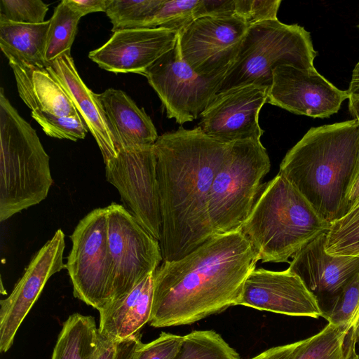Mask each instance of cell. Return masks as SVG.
<instances>
[{
  "label": "cell",
  "instance_id": "obj_1",
  "mask_svg": "<svg viewBox=\"0 0 359 359\" xmlns=\"http://www.w3.org/2000/svg\"><path fill=\"white\" fill-rule=\"evenodd\" d=\"M259 257L241 230L218 233L154 273L149 325H191L240 305L246 278Z\"/></svg>",
  "mask_w": 359,
  "mask_h": 359
},
{
  "label": "cell",
  "instance_id": "obj_2",
  "mask_svg": "<svg viewBox=\"0 0 359 359\" xmlns=\"http://www.w3.org/2000/svg\"><path fill=\"white\" fill-rule=\"evenodd\" d=\"M228 145L198 126L165 133L154 143L163 262L182 258L216 235L209 197Z\"/></svg>",
  "mask_w": 359,
  "mask_h": 359
},
{
  "label": "cell",
  "instance_id": "obj_3",
  "mask_svg": "<svg viewBox=\"0 0 359 359\" xmlns=\"http://www.w3.org/2000/svg\"><path fill=\"white\" fill-rule=\"evenodd\" d=\"M358 152V120L311 128L287 151L278 173L331 224L341 217Z\"/></svg>",
  "mask_w": 359,
  "mask_h": 359
},
{
  "label": "cell",
  "instance_id": "obj_4",
  "mask_svg": "<svg viewBox=\"0 0 359 359\" xmlns=\"http://www.w3.org/2000/svg\"><path fill=\"white\" fill-rule=\"evenodd\" d=\"M330 224L279 173L264 184L241 231L264 262H286Z\"/></svg>",
  "mask_w": 359,
  "mask_h": 359
},
{
  "label": "cell",
  "instance_id": "obj_5",
  "mask_svg": "<svg viewBox=\"0 0 359 359\" xmlns=\"http://www.w3.org/2000/svg\"><path fill=\"white\" fill-rule=\"evenodd\" d=\"M0 222L37 205L53 184L49 156L35 130L0 90Z\"/></svg>",
  "mask_w": 359,
  "mask_h": 359
},
{
  "label": "cell",
  "instance_id": "obj_6",
  "mask_svg": "<svg viewBox=\"0 0 359 359\" xmlns=\"http://www.w3.org/2000/svg\"><path fill=\"white\" fill-rule=\"evenodd\" d=\"M316 56L310 33L303 27L278 19L255 23L249 27L218 93L248 84L270 87L276 67L313 68Z\"/></svg>",
  "mask_w": 359,
  "mask_h": 359
},
{
  "label": "cell",
  "instance_id": "obj_7",
  "mask_svg": "<svg viewBox=\"0 0 359 359\" xmlns=\"http://www.w3.org/2000/svg\"><path fill=\"white\" fill-rule=\"evenodd\" d=\"M271 168L260 140L229 142L214 177L209 197V215L215 234L241 230Z\"/></svg>",
  "mask_w": 359,
  "mask_h": 359
},
{
  "label": "cell",
  "instance_id": "obj_8",
  "mask_svg": "<svg viewBox=\"0 0 359 359\" xmlns=\"http://www.w3.org/2000/svg\"><path fill=\"white\" fill-rule=\"evenodd\" d=\"M70 238L65 268L74 296L99 311L111 302L113 285L106 207L94 209L82 218Z\"/></svg>",
  "mask_w": 359,
  "mask_h": 359
},
{
  "label": "cell",
  "instance_id": "obj_9",
  "mask_svg": "<svg viewBox=\"0 0 359 359\" xmlns=\"http://www.w3.org/2000/svg\"><path fill=\"white\" fill-rule=\"evenodd\" d=\"M105 175L118 190L123 206L159 241L161 215L154 145L118 150L105 164Z\"/></svg>",
  "mask_w": 359,
  "mask_h": 359
},
{
  "label": "cell",
  "instance_id": "obj_10",
  "mask_svg": "<svg viewBox=\"0 0 359 359\" xmlns=\"http://www.w3.org/2000/svg\"><path fill=\"white\" fill-rule=\"evenodd\" d=\"M167 117L180 125L196 119L218 93L224 76L206 78L184 60L177 36L175 47L156 60L145 72Z\"/></svg>",
  "mask_w": 359,
  "mask_h": 359
},
{
  "label": "cell",
  "instance_id": "obj_11",
  "mask_svg": "<svg viewBox=\"0 0 359 359\" xmlns=\"http://www.w3.org/2000/svg\"><path fill=\"white\" fill-rule=\"evenodd\" d=\"M106 209L113 266L111 303L129 293L154 273L163 257L159 241L147 232L122 205L111 203Z\"/></svg>",
  "mask_w": 359,
  "mask_h": 359
},
{
  "label": "cell",
  "instance_id": "obj_12",
  "mask_svg": "<svg viewBox=\"0 0 359 359\" xmlns=\"http://www.w3.org/2000/svg\"><path fill=\"white\" fill-rule=\"evenodd\" d=\"M249 27L236 15L199 18L178 32L182 57L202 76H224Z\"/></svg>",
  "mask_w": 359,
  "mask_h": 359
},
{
  "label": "cell",
  "instance_id": "obj_13",
  "mask_svg": "<svg viewBox=\"0 0 359 359\" xmlns=\"http://www.w3.org/2000/svg\"><path fill=\"white\" fill-rule=\"evenodd\" d=\"M269 86L248 84L218 93L201 114L198 127L219 142L260 140L259 114L267 102Z\"/></svg>",
  "mask_w": 359,
  "mask_h": 359
},
{
  "label": "cell",
  "instance_id": "obj_14",
  "mask_svg": "<svg viewBox=\"0 0 359 359\" xmlns=\"http://www.w3.org/2000/svg\"><path fill=\"white\" fill-rule=\"evenodd\" d=\"M65 233L57 229L34 255L10 295L0 302V351L7 352L48 279L65 268Z\"/></svg>",
  "mask_w": 359,
  "mask_h": 359
},
{
  "label": "cell",
  "instance_id": "obj_15",
  "mask_svg": "<svg viewBox=\"0 0 359 359\" xmlns=\"http://www.w3.org/2000/svg\"><path fill=\"white\" fill-rule=\"evenodd\" d=\"M348 99L315 69L282 65L273 71L268 103L292 113L313 118H326L337 113Z\"/></svg>",
  "mask_w": 359,
  "mask_h": 359
},
{
  "label": "cell",
  "instance_id": "obj_16",
  "mask_svg": "<svg viewBox=\"0 0 359 359\" xmlns=\"http://www.w3.org/2000/svg\"><path fill=\"white\" fill-rule=\"evenodd\" d=\"M240 305L292 316H323L317 297L288 269H255L246 278Z\"/></svg>",
  "mask_w": 359,
  "mask_h": 359
},
{
  "label": "cell",
  "instance_id": "obj_17",
  "mask_svg": "<svg viewBox=\"0 0 359 359\" xmlns=\"http://www.w3.org/2000/svg\"><path fill=\"white\" fill-rule=\"evenodd\" d=\"M178 32L163 28L121 29L114 32L88 57L103 69L118 73L144 75L161 56L172 49Z\"/></svg>",
  "mask_w": 359,
  "mask_h": 359
},
{
  "label": "cell",
  "instance_id": "obj_18",
  "mask_svg": "<svg viewBox=\"0 0 359 359\" xmlns=\"http://www.w3.org/2000/svg\"><path fill=\"white\" fill-rule=\"evenodd\" d=\"M326 232L303 247L288 269L297 275L308 290L332 299L359 272V257L332 255L325 251Z\"/></svg>",
  "mask_w": 359,
  "mask_h": 359
},
{
  "label": "cell",
  "instance_id": "obj_19",
  "mask_svg": "<svg viewBox=\"0 0 359 359\" xmlns=\"http://www.w3.org/2000/svg\"><path fill=\"white\" fill-rule=\"evenodd\" d=\"M47 68L72 100L95 140L106 164L116 156L117 151L97 94L90 90L80 77L71 53L62 55Z\"/></svg>",
  "mask_w": 359,
  "mask_h": 359
},
{
  "label": "cell",
  "instance_id": "obj_20",
  "mask_svg": "<svg viewBox=\"0 0 359 359\" xmlns=\"http://www.w3.org/2000/svg\"><path fill=\"white\" fill-rule=\"evenodd\" d=\"M97 97L116 151L154 144L158 135L151 119L125 92L108 88Z\"/></svg>",
  "mask_w": 359,
  "mask_h": 359
},
{
  "label": "cell",
  "instance_id": "obj_21",
  "mask_svg": "<svg viewBox=\"0 0 359 359\" xmlns=\"http://www.w3.org/2000/svg\"><path fill=\"white\" fill-rule=\"evenodd\" d=\"M154 273L129 293L99 311L98 330L101 336L109 340L123 341L140 334L141 329L151 317Z\"/></svg>",
  "mask_w": 359,
  "mask_h": 359
},
{
  "label": "cell",
  "instance_id": "obj_22",
  "mask_svg": "<svg viewBox=\"0 0 359 359\" xmlns=\"http://www.w3.org/2000/svg\"><path fill=\"white\" fill-rule=\"evenodd\" d=\"M20 98L32 111L59 116L79 114L63 87L47 67L23 63L8 58Z\"/></svg>",
  "mask_w": 359,
  "mask_h": 359
},
{
  "label": "cell",
  "instance_id": "obj_23",
  "mask_svg": "<svg viewBox=\"0 0 359 359\" xmlns=\"http://www.w3.org/2000/svg\"><path fill=\"white\" fill-rule=\"evenodd\" d=\"M50 20L39 24L18 23L0 18V47L7 58L47 67L45 59Z\"/></svg>",
  "mask_w": 359,
  "mask_h": 359
},
{
  "label": "cell",
  "instance_id": "obj_24",
  "mask_svg": "<svg viewBox=\"0 0 359 359\" xmlns=\"http://www.w3.org/2000/svg\"><path fill=\"white\" fill-rule=\"evenodd\" d=\"M100 340L95 318L73 313L62 324L50 359H94Z\"/></svg>",
  "mask_w": 359,
  "mask_h": 359
},
{
  "label": "cell",
  "instance_id": "obj_25",
  "mask_svg": "<svg viewBox=\"0 0 359 359\" xmlns=\"http://www.w3.org/2000/svg\"><path fill=\"white\" fill-rule=\"evenodd\" d=\"M349 331L328 323L316 334L304 339L293 359H353L356 344Z\"/></svg>",
  "mask_w": 359,
  "mask_h": 359
},
{
  "label": "cell",
  "instance_id": "obj_26",
  "mask_svg": "<svg viewBox=\"0 0 359 359\" xmlns=\"http://www.w3.org/2000/svg\"><path fill=\"white\" fill-rule=\"evenodd\" d=\"M82 16L62 0L50 20L45 59L48 65L65 53H70L79 20Z\"/></svg>",
  "mask_w": 359,
  "mask_h": 359
},
{
  "label": "cell",
  "instance_id": "obj_27",
  "mask_svg": "<svg viewBox=\"0 0 359 359\" xmlns=\"http://www.w3.org/2000/svg\"><path fill=\"white\" fill-rule=\"evenodd\" d=\"M174 359H241L238 353L217 332L196 330L183 336Z\"/></svg>",
  "mask_w": 359,
  "mask_h": 359
},
{
  "label": "cell",
  "instance_id": "obj_28",
  "mask_svg": "<svg viewBox=\"0 0 359 359\" xmlns=\"http://www.w3.org/2000/svg\"><path fill=\"white\" fill-rule=\"evenodd\" d=\"M163 0H110L105 13L113 32L126 29L144 28Z\"/></svg>",
  "mask_w": 359,
  "mask_h": 359
},
{
  "label": "cell",
  "instance_id": "obj_29",
  "mask_svg": "<svg viewBox=\"0 0 359 359\" xmlns=\"http://www.w3.org/2000/svg\"><path fill=\"white\" fill-rule=\"evenodd\" d=\"M325 251L332 255L359 257V205L330 224Z\"/></svg>",
  "mask_w": 359,
  "mask_h": 359
},
{
  "label": "cell",
  "instance_id": "obj_30",
  "mask_svg": "<svg viewBox=\"0 0 359 359\" xmlns=\"http://www.w3.org/2000/svg\"><path fill=\"white\" fill-rule=\"evenodd\" d=\"M201 17L203 0H163L144 28H163L178 32Z\"/></svg>",
  "mask_w": 359,
  "mask_h": 359
},
{
  "label": "cell",
  "instance_id": "obj_31",
  "mask_svg": "<svg viewBox=\"0 0 359 359\" xmlns=\"http://www.w3.org/2000/svg\"><path fill=\"white\" fill-rule=\"evenodd\" d=\"M359 314V272L332 299L330 309L323 313L328 323L352 328Z\"/></svg>",
  "mask_w": 359,
  "mask_h": 359
},
{
  "label": "cell",
  "instance_id": "obj_32",
  "mask_svg": "<svg viewBox=\"0 0 359 359\" xmlns=\"http://www.w3.org/2000/svg\"><path fill=\"white\" fill-rule=\"evenodd\" d=\"M32 117L51 137L72 141L84 139L88 128L79 114L65 117L41 111H32Z\"/></svg>",
  "mask_w": 359,
  "mask_h": 359
},
{
  "label": "cell",
  "instance_id": "obj_33",
  "mask_svg": "<svg viewBox=\"0 0 359 359\" xmlns=\"http://www.w3.org/2000/svg\"><path fill=\"white\" fill-rule=\"evenodd\" d=\"M48 5L41 0H0V18L25 24L44 22Z\"/></svg>",
  "mask_w": 359,
  "mask_h": 359
},
{
  "label": "cell",
  "instance_id": "obj_34",
  "mask_svg": "<svg viewBox=\"0 0 359 359\" xmlns=\"http://www.w3.org/2000/svg\"><path fill=\"white\" fill-rule=\"evenodd\" d=\"M183 336L162 332L154 340L138 344L133 359H174L180 351Z\"/></svg>",
  "mask_w": 359,
  "mask_h": 359
},
{
  "label": "cell",
  "instance_id": "obj_35",
  "mask_svg": "<svg viewBox=\"0 0 359 359\" xmlns=\"http://www.w3.org/2000/svg\"><path fill=\"white\" fill-rule=\"evenodd\" d=\"M280 0H234V15L250 26L255 23L278 19Z\"/></svg>",
  "mask_w": 359,
  "mask_h": 359
},
{
  "label": "cell",
  "instance_id": "obj_36",
  "mask_svg": "<svg viewBox=\"0 0 359 359\" xmlns=\"http://www.w3.org/2000/svg\"><path fill=\"white\" fill-rule=\"evenodd\" d=\"M141 341V334L123 341L109 340L100 335L99 348L94 359H133Z\"/></svg>",
  "mask_w": 359,
  "mask_h": 359
},
{
  "label": "cell",
  "instance_id": "obj_37",
  "mask_svg": "<svg viewBox=\"0 0 359 359\" xmlns=\"http://www.w3.org/2000/svg\"><path fill=\"white\" fill-rule=\"evenodd\" d=\"M304 339L270 348L249 359H293Z\"/></svg>",
  "mask_w": 359,
  "mask_h": 359
},
{
  "label": "cell",
  "instance_id": "obj_38",
  "mask_svg": "<svg viewBox=\"0 0 359 359\" xmlns=\"http://www.w3.org/2000/svg\"><path fill=\"white\" fill-rule=\"evenodd\" d=\"M82 17L91 13L105 12L110 0H66Z\"/></svg>",
  "mask_w": 359,
  "mask_h": 359
},
{
  "label": "cell",
  "instance_id": "obj_39",
  "mask_svg": "<svg viewBox=\"0 0 359 359\" xmlns=\"http://www.w3.org/2000/svg\"><path fill=\"white\" fill-rule=\"evenodd\" d=\"M359 198V172L353 180L346 194L341 210V217L348 212Z\"/></svg>",
  "mask_w": 359,
  "mask_h": 359
},
{
  "label": "cell",
  "instance_id": "obj_40",
  "mask_svg": "<svg viewBox=\"0 0 359 359\" xmlns=\"http://www.w3.org/2000/svg\"><path fill=\"white\" fill-rule=\"evenodd\" d=\"M346 92L348 100L359 98V62L353 71L350 86Z\"/></svg>",
  "mask_w": 359,
  "mask_h": 359
},
{
  "label": "cell",
  "instance_id": "obj_41",
  "mask_svg": "<svg viewBox=\"0 0 359 359\" xmlns=\"http://www.w3.org/2000/svg\"><path fill=\"white\" fill-rule=\"evenodd\" d=\"M349 111L354 119L359 121V98L349 100Z\"/></svg>",
  "mask_w": 359,
  "mask_h": 359
},
{
  "label": "cell",
  "instance_id": "obj_42",
  "mask_svg": "<svg viewBox=\"0 0 359 359\" xmlns=\"http://www.w3.org/2000/svg\"><path fill=\"white\" fill-rule=\"evenodd\" d=\"M349 333L352 336L355 344L359 346V314L358 315L352 328L349 331Z\"/></svg>",
  "mask_w": 359,
  "mask_h": 359
},
{
  "label": "cell",
  "instance_id": "obj_43",
  "mask_svg": "<svg viewBox=\"0 0 359 359\" xmlns=\"http://www.w3.org/2000/svg\"><path fill=\"white\" fill-rule=\"evenodd\" d=\"M358 172H359V152H358V158L357 165H356V168H355V173H354L353 180L354 179V177L357 175V174Z\"/></svg>",
  "mask_w": 359,
  "mask_h": 359
},
{
  "label": "cell",
  "instance_id": "obj_44",
  "mask_svg": "<svg viewBox=\"0 0 359 359\" xmlns=\"http://www.w3.org/2000/svg\"><path fill=\"white\" fill-rule=\"evenodd\" d=\"M353 359H359V353H355L354 358Z\"/></svg>",
  "mask_w": 359,
  "mask_h": 359
},
{
  "label": "cell",
  "instance_id": "obj_45",
  "mask_svg": "<svg viewBox=\"0 0 359 359\" xmlns=\"http://www.w3.org/2000/svg\"><path fill=\"white\" fill-rule=\"evenodd\" d=\"M358 205H359V198H358V200L357 201V202H356V203L355 204V205H354V206ZM354 206H353V207H354Z\"/></svg>",
  "mask_w": 359,
  "mask_h": 359
}]
</instances>
